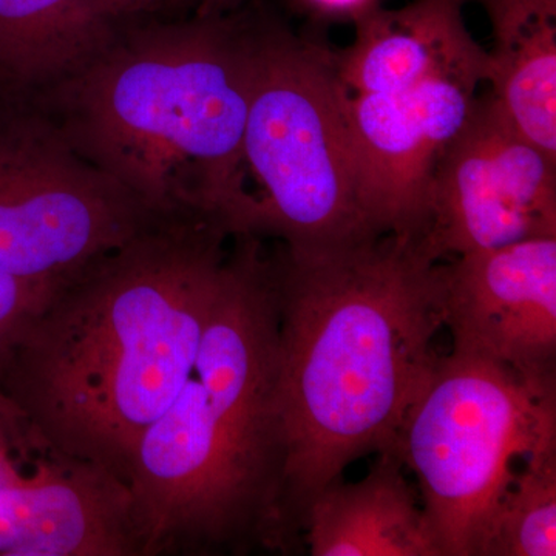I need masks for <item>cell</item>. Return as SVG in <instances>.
I'll return each instance as SVG.
<instances>
[{"label":"cell","mask_w":556,"mask_h":556,"mask_svg":"<svg viewBox=\"0 0 556 556\" xmlns=\"http://www.w3.org/2000/svg\"><path fill=\"white\" fill-rule=\"evenodd\" d=\"M479 84L434 76L394 93L343 90L362 206L376 232L424 239L434 169L470 115Z\"/></svg>","instance_id":"obj_9"},{"label":"cell","mask_w":556,"mask_h":556,"mask_svg":"<svg viewBox=\"0 0 556 556\" xmlns=\"http://www.w3.org/2000/svg\"><path fill=\"white\" fill-rule=\"evenodd\" d=\"M155 218L53 121L0 123V269L58 287Z\"/></svg>","instance_id":"obj_7"},{"label":"cell","mask_w":556,"mask_h":556,"mask_svg":"<svg viewBox=\"0 0 556 556\" xmlns=\"http://www.w3.org/2000/svg\"><path fill=\"white\" fill-rule=\"evenodd\" d=\"M492 27V97L515 129L556 160V0H468Z\"/></svg>","instance_id":"obj_14"},{"label":"cell","mask_w":556,"mask_h":556,"mask_svg":"<svg viewBox=\"0 0 556 556\" xmlns=\"http://www.w3.org/2000/svg\"><path fill=\"white\" fill-rule=\"evenodd\" d=\"M311 5L327 13L350 14L353 16L358 10L371 5L372 0H306Z\"/></svg>","instance_id":"obj_18"},{"label":"cell","mask_w":556,"mask_h":556,"mask_svg":"<svg viewBox=\"0 0 556 556\" xmlns=\"http://www.w3.org/2000/svg\"><path fill=\"white\" fill-rule=\"evenodd\" d=\"M126 14L138 13V11L152 10L164 3L175 2V0H121ZM201 2V0H200Z\"/></svg>","instance_id":"obj_20"},{"label":"cell","mask_w":556,"mask_h":556,"mask_svg":"<svg viewBox=\"0 0 556 556\" xmlns=\"http://www.w3.org/2000/svg\"><path fill=\"white\" fill-rule=\"evenodd\" d=\"M251 27L223 16L130 33L56 84L58 127L155 217L240 236Z\"/></svg>","instance_id":"obj_4"},{"label":"cell","mask_w":556,"mask_h":556,"mask_svg":"<svg viewBox=\"0 0 556 556\" xmlns=\"http://www.w3.org/2000/svg\"><path fill=\"white\" fill-rule=\"evenodd\" d=\"M188 382L149 427L127 493L138 555L280 552L276 263L233 237Z\"/></svg>","instance_id":"obj_3"},{"label":"cell","mask_w":556,"mask_h":556,"mask_svg":"<svg viewBox=\"0 0 556 556\" xmlns=\"http://www.w3.org/2000/svg\"><path fill=\"white\" fill-rule=\"evenodd\" d=\"M468 0H412L402 9L354 13L356 36L334 53L346 93H394L434 76L486 80L489 54L464 20Z\"/></svg>","instance_id":"obj_12"},{"label":"cell","mask_w":556,"mask_h":556,"mask_svg":"<svg viewBox=\"0 0 556 556\" xmlns=\"http://www.w3.org/2000/svg\"><path fill=\"white\" fill-rule=\"evenodd\" d=\"M251 39L239 237L317 252L380 236L362 206L334 53L276 25Z\"/></svg>","instance_id":"obj_5"},{"label":"cell","mask_w":556,"mask_h":556,"mask_svg":"<svg viewBox=\"0 0 556 556\" xmlns=\"http://www.w3.org/2000/svg\"><path fill=\"white\" fill-rule=\"evenodd\" d=\"M54 289L53 285L22 280L0 269V378L25 328Z\"/></svg>","instance_id":"obj_17"},{"label":"cell","mask_w":556,"mask_h":556,"mask_svg":"<svg viewBox=\"0 0 556 556\" xmlns=\"http://www.w3.org/2000/svg\"><path fill=\"white\" fill-rule=\"evenodd\" d=\"M123 16L121 0H0V65L24 83H61L112 42Z\"/></svg>","instance_id":"obj_15"},{"label":"cell","mask_w":556,"mask_h":556,"mask_svg":"<svg viewBox=\"0 0 556 556\" xmlns=\"http://www.w3.org/2000/svg\"><path fill=\"white\" fill-rule=\"evenodd\" d=\"M229 239L197 215L155 218L51 292L2 376L35 447L127 490L142 434L192 372Z\"/></svg>","instance_id":"obj_1"},{"label":"cell","mask_w":556,"mask_h":556,"mask_svg":"<svg viewBox=\"0 0 556 556\" xmlns=\"http://www.w3.org/2000/svg\"><path fill=\"white\" fill-rule=\"evenodd\" d=\"M556 237V160L507 119L492 93L442 152L430 188L431 258Z\"/></svg>","instance_id":"obj_8"},{"label":"cell","mask_w":556,"mask_h":556,"mask_svg":"<svg viewBox=\"0 0 556 556\" xmlns=\"http://www.w3.org/2000/svg\"><path fill=\"white\" fill-rule=\"evenodd\" d=\"M556 555V447L526 460L497 504L481 556Z\"/></svg>","instance_id":"obj_16"},{"label":"cell","mask_w":556,"mask_h":556,"mask_svg":"<svg viewBox=\"0 0 556 556\" xmlns=\"http://www.w3.org/2000/svg\"><path fill=\"white\" fill-rule=\"evenodd\" d=\"M278 413L281 552L303 544L306 517L351 464L394 447L437 368L445 328L439 262L393 233L317 252L281 248Z\"/></svg>","instance_id":"obj_2"},{"label":"cell","mask_w":556,"mask_h":556,"mask_svg":"<svg viewBox=\"0 0 556 556\" xmlns=\"http://www.w3.org/2000/svg\"><path fill=\"white\" fill-rule=\"evenodd\" d=\"M10 468L9 467H3V466H0V478L3 477V475L7 473V471H9Z\"/></svg>","instance_id":"obj_21"},{"label":"cell","mask_w":556,"mask_h":556,"mask_svg":"<svg viewBox=\"0 0 556 556\" xmlns=\"http://www.w3.org/2000/svg\"><path fill=\"white\" fill-rule=\"evenodd\" d=\"M439 274L453 351L556 382V237L459 255Z\"/></svg>","instance_id":"obj_10"},{"label":"cell","mask_w":556,"mask_h":556,"mask_svg":"<svg viewBox=\"0 0 556 556\" xmlns=\"http://www.w3.org/2000/svg\"><path fill=\"white\" fill-rule=\"evenodd\" d=\"M404 467L396 450H386L361 481L324 490L306 517L309 555L441 556Z\"/></svg>","instance_id":"obj_13"},{"label":"cell","mask_w":556,"mask_h":556,"mask_svg":"<svg viewBox=\"0 0 556 556\" xmlns=\"http://www.w3.org/2000/svg\"><path fill=\"white\" fill-rule=\"evenodd\" d=\"M0 555H138L129 493L93 470L47 457L31 478H0Z\"/></svg>","instance_id":"obj_11"},{"label":"cell","mask_w":556,"mask_h":556,"mask_svg":"<svg viewBox=\"0 0 556 556\" xmlns=\"http://www.w3.org/2000/svg\"><path fill=\"white\" fill-rule=\"evenodd\" d=\"M556 447V382L452 351L405 416L396 450L419 481L441 556H481L490 522L526 460Z\"/></svg>","instance_id":"obj_6"},{"label":"cell","mask_w":556,"mask_h":556,"mask_svg":"<svg viewBox=\"0 0 556 556\" xmlns=\"http://www.w3.org/2000/svg\"><path fill=\"white\" fill-rule=\"evenodd\" d=\"M243 0H201L200 14L203 16H223L237 9Z\"/></svg>","instance_id":"obj_19"}]
</instances>
